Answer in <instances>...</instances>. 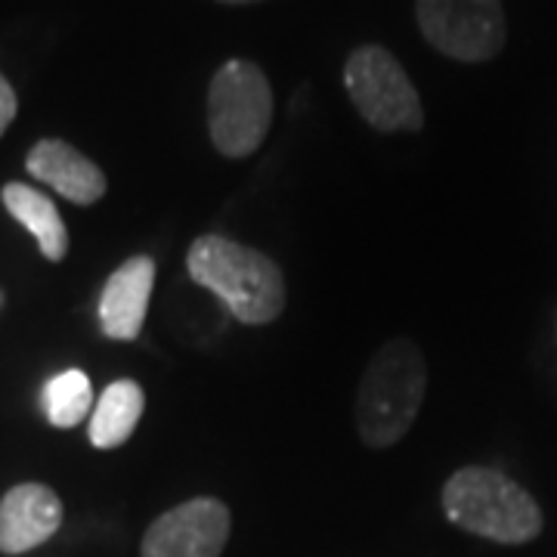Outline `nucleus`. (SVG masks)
I'll return each instance as SVG.
<instances>
[{
  "mask_svg": "<svg viewBox=\"0 0 557 557\" xmlns=\"http://www.w3.org/2000/svg\"><path fill=\"white\" fill-rule=\"evenodd\" d=\"M20 112V100H16V90L10 87V81L0 75V137L7 134V127L13 124Z\"/></svg>",
  "mask_w": 557,
  "mask_h": 557,
  "instance_id": "obj_14",
  "label": "nucleus"
},
{
  "mask_svg": "<svg viewBox=\"0 0 557 557\" xmlns=\"http://www.w3.org/2000/svg\"><path fill=\"white\" fill-rule=\"evenodd\" d=\"M440 502L449 523L496 545H527L542 536L545 527L542 505L533 493L486 465L458 468L443 483Z\"/></svg>",
  "mask_w": 557,
  "mask_h": 557,
  "instance_id": "obj_2",
  "label": "nucleus"
},
{
  "mask_svg": "<svg viewBox=\"0 0 557 557\" xmlns=\"http://www.w3.org/2000/svg\"><path fill=\"white\" fill-rule=\"evenodd\" d=\"M428 391V362L416 341L394 338L369 359L357 391V431L369 449H391L416 424Z\"/></svg>",
  "mask_w": 557,
  "mask_h": 557,
  "instance_id": "obj_3",
  "label": "nucleus"
},
{
  "mask_svg": "<svg viewBox=\"0 0 557 557\" xmlns=\"http://www.w3.org/2000/svg\"><path fill=\"white\" fill-rule=\"evenodd\" d=\"M344 87L366 124L381 134H416L424 127V109L416 84L399 60L379 44H366L344 62Z\"/></svg>",
  "mask_w": 557,
  "mask_h": 557,
  "instance_id": "obj_5",
  "label": "nucleus"
},
{
  "mask_svg": "<svg viewBox=\"0 0 557 557\" xmlns=\"http://www.w3.org/2000/svg\"><path fill=\"white\" fill-rule=\"evenodd\" d=\"M186 273L245 322L270 325L285 310V276L273 258L226 236H199L186 251Z\"/></svg>",
  "mask_w": 557,
  "mask_h": 557,
  "instance_id": "obj_1",
  "label": "nucleus"
},
{
  "mask_svg": "<svg viewBox=\"0 0 557 557\" xmlns=\"http://www.w3.org/2000/svg\"><path fill=\"white\" fill-rule=\"evenodd\" d=\"M0 300H3V295H0Z\"/></svg>",
  "mask_w": 557,
  "mask_h": 557,
  "instance_id": "obj_16",
  "label": "nucleus"
},
{
  "mask_svg": "<svg viewBox=\"0 0 557 557\" xmlns=\"http://www.w3.org/2000/svg\"><path fill=\"white\" fill-rule=\"evenodd\" d=\"M233 518L220 498L199 496L164 511L143 536V557H220L230 542Z\"/></svg>",
  "mask_w": 557,
  "mask_h": 557,
  "instance_id": "obj_7",
  "label": "nucleus"
},
{
  "mask_svg": "<svg viewBox=\"0 0 557 557\" xmlns=\"http://www.w3.org/2000/svg\"><path fill=\"white\" fill-rule=\"evenodd\" d=\"M424 40L449 60H496L508 38L502 0H416Z\"/></svg>",
  "mask_w": 557,
  "mask_h": 557,
  "instance_id": "obj_6",
  "label": "nucleus"
},
{
  "mask_svg": "<svg viewBox=\"0 0 557 557\" xmlns=\"http://www.w3.org/2000/svg\"><path fill=\"white\" fill-rule=\"evenodd\" d=\"M60 527L62 502L44 483H20L0 498V555H25Z\"/></svg>",
  "mask_w": 557,
  "mask_h": 557,
  "instance_id": "obj_8",
  "label": "nucleus"
},
{
  "mask_svg": "<svg viewBox=\"0 0 557 557\" xmlns=\"http://www.w3.org/2000/svg\"><path fill=\"white\" fill-rule=\"evenodd\" d=\"M146 409V394L137 381H112L97 399V409L90 416V443L97 449H119L137 431L139 418Z\"/></svg>",
  "mask_w": 557,
  "mask_h": 557,
  "instance_id": "obj_12",
  "label": "nucleus"
},
{
  "mask_svg": "<svg viewBox=\"0 0 557 557\" xmlns=\"http://www.w3.org/2000/svg\"><path fill=\"white\" fill-rule=\"evenodd\" d=\"M555 329H557V325H555Z\"/></svg>",
  "mask_w": 557,
  "mask_h": 557,
  "instance_id": "obj_17",
  "label": "nucleus"
},
{
  "mask_svg": "<svg viewBox=\"0 0 557 557\" xmlns=\"http://www.w3.org/2000/svg\"><path fill=\"white\" fill-rule=\"evenodd\" d=\"M40 406H44V416L53 428H62V431L75 428L90 416V406H94L90 379L81 369H65L44 384Z\"/></svg>",
  "mask_w": 557,
  "mask_h": 557,
  "instance_id": "obj_13",
  "label": "nucleus"
},
{
  "mask_svg": "<svg viewBox=\"0 0 557 557\" xmlns=\"http://www.w3.org/2000/svg\"><path fill=\"white\" fill-rule=\"evenodd\" d=\"M28 174L47 186H53L62 199L75 201V205H94L106 196V174L97 161L81 156L75 146H69L65 139H40L32 146L28 159H25Z\"/></svg>",
  "mask_w": 557,
  "mask_h": 557,
  "instance_id": "obj_10",
  "label": "nucleus"
},
{
  "mask_svg": "<svg viewBox=\"0 0 557 557\" xmlns=\"http://www.w3.org/2000/svg\"><path fill=\"white\" fill-rule=\"evenodd\" d=\"M273 124V87L251 60L220 65L208 87V134L220 156L248 159Z\"/></svg>",
  "mask_w": 557,
  "mask_h": 557,
  "instance_id": "obj_4",
  "label": "nucleus"
},
{
  "mask_svg": "<svg viewBox=\"0 0 557 557\" xmlns=\"http://www.w3.org/2000/svg\"><path fill=\"white\" fill-rule=\"evenodd\" d=\"M3 208L10 211V218L20 220L22 226L38 239L40 255L53 263H60L69 251V230L62 223L57 205L47 199L44 193H38L28 183H7L3 193Z\"/></svg>",
  "mask_w": 557,
  "mask_h": 557,
  "instance_id": "obj_11",
  "label": "nucleus"
},
{
  "mask_svg": "<svg viewBox=\"0 0 557 557\" xmlns=\"http://www.w3.org/2000/svg\"><path fill=\"white\" fill-rule=\"evenodd\" d=\"M220 3H260V0H220Z\"/></svg>",
  "mask_w": 557,
  "mask_h": 557,
  "instance_id": "obj_15",
  "label": "nucleus"
},
{
  "mask_svg": "<svg viewBox=\"0 0 557 557\" xmlns=\"http://www.w3.org/2000/svg\"><path fill=\"white\" fill-rule=\"evenodd\" d=\"M156 285V260L137 255L106 278L100 295V329L106 338L134 341L143 332Z\"/></svg>",
  "mask_w": 557,
  "mask_h": 557,
  "instance_id": "obj_9",
  "label": "nucleus"
}]
</instances>
